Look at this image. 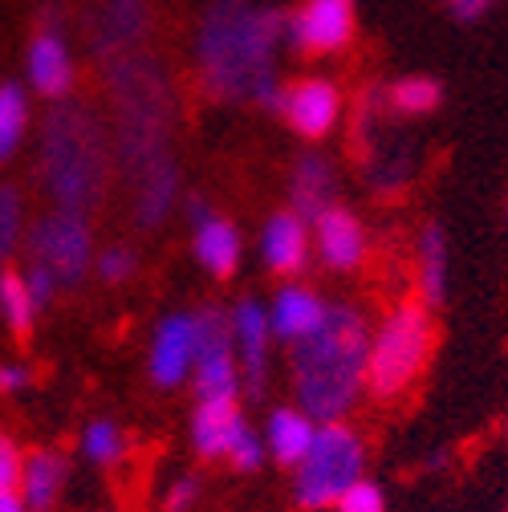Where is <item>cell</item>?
Segmentation results:
<instances>
[{
	"mask_svg": "<svg viewBox=\"0 0 508 512\" xmlns=\"http://www.w3.org/2000/svg\"><path fill=\"white\" fill-rule=\"evenodd\" d=\"M285 13L257 0H212L196 29V74L204 94L220 102H257L277 110V49Z\"/></svg>",
	"mask_w": 508,
	"mask_h": 512,
	"instance_id": "obj_1",
	"label": "cell"
},
{
	"mask_svg": "<svg viewBox=\"0 0 508 512\" xmlns=\"http://www.w3.org/2000/svg\"><path fill=\"white\" fill-rule=\"evenodd\" d=\"M114 102V155L131 187L171 159L175 98L167 70L151 53H126L106 66Z\"/></svg>",
	"mask_w": 508,
	"mask_h": 512,
	"instance_id": "obj_2",
	"label": "cell"
},
{
	"mask_svg": "<svg viewBox=\"0 0 508 512\" xmlns=\"http://www.w3.org/2000/svg\"><path fill=\"white\" fill-rule=\"evenodd\" d=\"M37 175L49 191V200L57 212H94L106 196L110 183V131L106 122L82 106V102H57L41 126V143H37Z\"/></svg>",
	"mask_w": 508,
	"mask_h": 512,
	"instance_id": "obj_3",
	"label": "cell"
},
{
	"mask_svg": "<svg viewBox=\"0 0 508 512\" xmlns=\"http://www.w3.org/2000/svg\"><path fill=\"white\" fill-rule=\"evenodd\" d=\"M370 362V334L354 309H326L322 326L305 334L293 354V378L297 399L305 415H317L326 423H338L346 415L366 382Z\"/></svg>",
	"mask_w": 508,
	"mask_h": 512,
	"instance_id": "obj_4",
	"label": "cell"
},
{
	"mask_svg": "<svg viewBox=\"0 0 508 512\" xmlns=\"http://www.w3.org/2000/svg\"><path fill=\"white\" fill-rule=\"evenodd\" d=\"M431 342H435V330H431L427 309L415 301L399 305L370 342V362H366L370 391L378 399H399L423 374L431 358Z\"/></svg>",
	"mask_w": 508,
	"mask_h": 512,
	"instance_id": "obj_5",
	"label": "cell"
},
{
	"mask_svg": "<svg viewBox=\"0 0 508 512\" xmlns=\"http://www.w3.org/2000/svg\"><path fill=\"white\" fill-rule=\"evenodd\" d=\"M362 480V443L350 427L326 423L317 427L309 452L297 472V504L301 508H326L338 504L346 488Z\"/></svg>",
	"mask_w": 508,
	"mask_h": 512,
	"instance_id": "obj_6",
	"label": "cell"
},
{
	"mask_svg": "<svg viewBox=\"0 0 508 512\" xmlns=\"http://www.w3.org/2000/svg\"><path fill=\"white\" fill-rule=\"evenodd\" d=\"M358 9L354 0H301L285 13V45L305 57H330L354 41Z\"/></svg>",
	"mask_w": 508,
	"mask_h": 512,
	"instance_id": "obj_7",
	"label": "cell"
},
{
	"mask_svg": "<svg viewBox=\"0 0 508 512\" xmlns=\"http://www.w3.org/2000/svg\"><path fill=\"white\" fill-rule=\"evenodd\" d=\"M29 252L37 265L57 277V285H78L90 265V224L78 212H53L33 224Z\"/></svg>",
	"mask_w": 508,
	"mask_h": 512,
	"instance_id": "obj_8",
	"label": "cell"
},
{
	"mask_svg": "<svg viewBox=\"0 0 508 512\" xmlns=\"http://www.w3.org/2000/svg\"><path fill=\"white\" fill-rule=\"evenodd\" d=\"M277 114L289 122V131L301 139H326L334 126L342 122V90L334 78H301L281 90Z\"/></svg>",
	"mask_w": 508,
	"mask_h": 512,
	"instance_id": "obj_9",
	"label": "cell"
},
{
	"mask_svg": "<svg viewBox=\"0 0 508 512\" xmlns=\"http://www.w3.org/2000/svg\"><path fill=\"white\" fill-rule=\"evenodd\" d=\"M25 78L49 102H66L70 98V90L78 82V61H74V45H70L66 33H61L57 17L45 21L33 33V41L25 49Z\"/></svg>",
	"mask_w": 508,
	"mask_h": 512,
	"instance_id": "obj_10",
	"label": "cell"
},
{
	"mask_svg": "<svg viewBox=\"0 0 508 512\" xmlns=\"http://www.w3.org/2000/svg\"><path fill=\"white\" fill-rule=\"evenodd\" d=\"M147 29H151V0H98L90 17V49L110 66V61L126 53H139Z\"/></svg>",
	"mask_w": 508,
	"mask_h": 512,
	"instance_id": "obj_11",
	"label": "cell"
},
{
	"mask_svg": "<svg viewBox=\"0 0 508 512\" xmlns=\"http://www.w3.org/2000/svg\"><path fill=\"white\" fill-rule=\"evenodd\" d=\"M196 362V317L171 313L155 334V350H151V378L159 387H175L183 382V374Z\"/></svg>",
	"mask_w": 508,
	"mask_h": 512,
	"instance_id": "obj_12",
	"label": "cell"
},
{
	"mask_svg": "<svg viewBox=\"0 0 508 512\" xmlns=\"http://www.w3.org/2000/svg\"><path fill=\"white\" fill-rule=\"evenodd\" d=\"M313 224H317V248H322L330 269H354L362 261L366 232H362V224H358L354 212H346V208L334 204L330 212L317 216Z\"/></svg>",
	"mask_w": 508,
	"mask_h": 512,
	"instance_id": "obj_13",
	"label": "cell"
},
{
	"mask_svg": "<svg viewBox=\"0 0 508 512\" xmlns=\"http://www.w3.org/2000/svg\"><path fill=\"white\" fill-rule=\"evenodd\" d=\"M236 338H240V362H244V387L248 395H261L265 387V346H269V313L257 301H240L236 305V322H232Z\"/></svg>",
	"mask_w": 508,
	"mask_h": 512,
	"instance_id": "obj_14",
	"label": "cell"
},
{
	"mask_svg": "<svg viewBox=\"0 0 508 512\" xmlns=\"http://www.w3.org/2000/svg\"><path fill=\"white\" fill-rule=\"evenodd\" d=\"M334 167L326 155H301L297 167H293V212L301 220H317L322 212L334 208Z\"/></svg>",
	"mask_w": 508,
	"mask_h": 512,
	"instance_id": "obj_15",
	"label": "cell"
},
{
	"mask_svg": "<svg viewBox=\"0 0 508 512\" xmlns=\"http://www.w3.org/2000/svg\"><path fill=\"white\" fill-rule=\"evenodd\" d=\"M192 220H196V252L208 273L216 277H228L240 261V236L228 220L212 216L204 204H192Z\"/></svg>",
	"mask_w": 508,
	"mask_h": 512,
	"instance_id": "obj_16",
	"label": "cell"
},
{
	"mask_svg": "<svg viewBox=\"0 0 508 512\" xmlns=\"http://www.w3.org/2000/svg\"><path fill=\"white\" fill-rule=\"evenodd\" d=\"M244 431H248V427H244V419H240V411H236V399L200 403V415H196V423H192L196 447H200V456H208V460L228 456Z\"/></svg>",
	"mask_w": 508,
	"mask_h": 512,
	"instance_id": "obj_17",
	"label": "cell"
},
{
	"mask_svg": "<svg viewBox=\"0 0 508 512\" xmlns=\"http://www.w3.org/2000/svg\"><path fill=\"white\" fill-rule=\"evenodd\" d=\"M261 248H265V261H269L273 273H297V269H305L309 236H305L301 216H297V212H277V216L265 224Z\"/></svg>",
	"mask_w": 508,
	"mask_h": 512,
	"instance_id": "obj_18",
	"label": "cell"
},
{
	"mask_svg": "<svg viewBox=\"0 0 508 512\" xmlns=\"http://www.w3.org/2000/svg\"><path fill=\"white\" fill-rule=\"evenodd\" d=\"M175 191H179L175 159L159 163L155 171H147L135 183V220H139V228H159L167 220V212L175 208Z\"/></svg>",
	"mask_w": 508,
	"mask_h": 512,
	"instance_id": "obj_19",
	"label": "cell"
},
{
	"mask_svg": "<svg viewBox=\"0 0 508 512\" xmlns=\"http://www.w3.org/2000/svg\"><path fill=\"white\" fill-rule=\"evenodd\" d=\"M322 317H326V305L317 301L313 293L305 289H285L273 305V334L285 338V342H301L305 334H313L317 326H322Z\"/></svg>",
	"mask_w": 508,
	"mask_h": 512,
	"instance_id": "obj_20",
	"label": "cell"
},
{
	"mask_svg": "<svg viewBox=\"0 0 508 512\" xmlns=\"http://www.w3.org/2000/svg\"><path fill=\"white\" fill-rule=\"evenodd\" d=\"M29 94L17 82H0V163H9L29 135Z\"/></svg>",
	"mask_w": 508,
	"mask_h": 512,
	"instance_id": "obj_21",
	"label": "cell"
},
{
	"mask_svg": "<svg viewBox=\"0 0 508 512\" xmlns=\"http://www.w3.org/2000/svg\"><path fill=\"white\" fill-rule=\"evenodd\" d=\"M61 480H66V460H61L57 452H45V447H41V452H33L29 464H25V480H21L25 504L37 508V512L53 508V500L61 492Z\"/></svg>",
	"mask_w": 508,
	"mask_h": 512,
	"instance_id": "obj_22",
	"label": "cell"
},
{
	"mask_svg": "<svg viewBox=\"0 0 508 512\" xmlns=\"http://www.w3.org/2000/svg\"><path fill=\"white\" fill-rule=\"evenodd\" d=\"M439 102H443V86L427 74H407V78L391 82V90L383 94V106L403 118H423V114L439 110Z\"/></svg>",
	"mask_w": 508,
	"mask_h": 512,
	"instance_id": "obj_23",
	"label": "cell"
},
{
	"mask_svg": "<svg viewBox=\"0 0 508 512\" xmlns=\"http://www.w3.org/2000/svg\"><path fill=\"white\" fill-rule=\"evenodd\" d=\"M313 423L309 415H297V411H277L269 419V447H273V456L281 464H301L305 452H309V443H313Z\"/></svg>",
	"mask_w": 508,
	"mask_h": 512,
	"instance_id": "obj_24",
	"label": "cell"
},
{
	"mask_svg": "<svg viewBox=\"0 0 508 512\" xmlns=\"http://www.w3.org/2000/svg\"><path fill=\"white\" fill-rule=\"evenodd\" d=\"M419 277H423V297L431 305L443 301V285H448V240H443L435 224L423 228V240H419Z\"/></svg>",
	"mask_w": 508,
	"mask_h": 512,
	"instance_id": "obj_25",
	"label": "cell"
},
{
	"mask_svg": "<svg viewBox=\"0 0 508 512\" xmlns=\"http://www.w3.org/2000/svg\"><path fill=\"white\" fill-rule=\"evenodd\" d=\"M0 313H5V322H9L21 338H29L37 301H33L25 277H17V273H0Z\"/></svg>",
	"mask_w": 508,
	"mask_h": 512,
	"instance_id": "obj_26",
	"label": "cell"
},
{
	"mask_svg": "<svg viewBox=\"0 0 508 512\" xmlns=\"http://www.w3.org/2000/svg\"><path fill=\"white\" fill-rule=\"evenodd\" d=\"M366 175L374 187L383 191H399L407 179H411V151L407 147H370V163H366Z\"/></svg>",
	"mask_w": 508,
	"mask_h": 512,
	"instance_id": "obj_27",
	"label": "cell"
},
{
	"mask_svg": "<svg viewBox=\"0 0 508 512\" xmlns=\"http://www.w3.org/2000/svg\"><path fill=\"white\" fill-rule=\"evenodd\" d=\"M196 387H200V403L236 399V358L220 354V358L196 362Z\"/></svg>",
	"mask_w": 508,
	"mask_h": 512,
	"instance_id": "obj_28",
	"label": "cell"
},
{
	"mask_svg": "<svg viewBox=\"0 0 508 512\" xmlns=\"http://www.w3.org/2000/svg\"><path fill=\"white\" fill-rule=\"evenodd\" d=\"M232 354V326L220 309H204L196 317V362Z\"/></svg>",
	"mask_w": 508,
	"mask_h": 512,
	"instance_id": "obj_29",
	"label": "cell"
},
{
	"mask_svg": "<svg viewBox=\"0 0 508 512\" xmlns=\"http://www.w3.org/2000/svg\"><path fill=\"white\" fill-rule=\"evenodd\" d=\"M21 236V191L0 183V256H9Z\"/></svg>",
	"mask_w": 508,
	"mask_h": 512,
	"instance_id": "obj_30",
	"label": "cell"
},
{
	"mask_svg": "<svg viewBox=\"0 0 508 512\" xmlns=\"http://www.w3.org/2000/svg\"><path fill=\"white\" fill-rule=\"evenodd\" d=\"M82 443H86V456H90L94 464H114V460L122 456V435H118L114 423H94Z\"/></svg>",
	"mask_w": 508,
	"mask_h": 512,
	"instance_id": "obj_31",
	"label": "cell"
},
{
	"mask_svg": "<svg viewBox=\"0 0 508 512\" xmlns=\"http://www.w3.org/2000/svg\"><path fill=\"white\" fill-rule=\"evenodd\" d=\"M338 512H387V504H383V492H378L370 480H358L354 488L342 492Z\"/></svg>",
	"mask_w": 508,
	"mask_h": 512,
	"instance_id": "obj_32",
	"label": "cell"
},
{
	"mask_svg": "<svg viewBox=\"0 0 508 512\" xmlns=\"http://www.w3.org/2000/svg\"><path fill=\"white\" fill-rule=\"evenodd\" d=\"M25 480V468H21V452L17 443L0 435V492H17Z\"/></svg>",
	"mask_w": 508,
	"mask_h": 512,
	"instance_id": "obj_33",
	"label": "cell"
},
{
	"mask_svg": "<svg viewBox=\"0 0 508 512\" xmlns=\"http://www.w3.org/2000/svg\"><path fill=\"white\" fill-rule=\"evenodd\" d=\"M228 460H232L236 472H257L261 460H265V447H261V439L252 435V431H244V435L236 439V447L228 452Z\"/></svg>",
	"mask_w": 508,
	"mask_h": 512,
	"instance_id": "obj_34",
	"label": "cell"
},
{
	"mask_svg": "<svg viewBox=\"0 0 508 512\" xmlns=\"http://www.w3.org/2000/svg\"><path fill=\"white\" fill-rule=\"evenodd\" d=\"M98 273L106 281H126V277L135 273V252L131 248H106L102 261H98Z\"/></svg>",
	"mask_w": 508,
	"mask_h": 512,
	"instance_id": "obj_35",
	"label": "cell"
},
{
	"mask_svg": "<svg viewBox=\"0 0 508 512\" xmlns=\"http://www.w3.org/2000/svg\"><path fill=\"white\" fill-rule=\"evenodd\" d=\"M196 500H200V480H196V476H183V480H175L171 492H167V512H187Z\"/></svg>",
	"mask_w": 508,
	"mask_h": 512,
	"instance_id": "obj_36",
	"label": "cell"
},
{
	"mask_svg": "<svg viewBox=\"0 0 508 512\" xmlns=\"http://www.w3.org/2000/svg\"><path fill=\"white\" fill-rule=\"evenodd\" d=\"M443 5H448V13H452L460 25H476L480 17L492 13L496 0H443Z\"/></svg>",
	"mask_w": 508,
	"mask_h": 512,
	"instance_id": "obj_37",
	"label": "cell"
},
{
	"mask_svg": "<svg viewBox=\"0 0 508 512\" xmlns=\"http://www.w3.org/2000/svg\"><path fill=\"white\" fill-rule=\"evenodd\" d=\"M25 281H29V293H33V301H37V309H41V305H49V297H53V289H57V277H53L49 269L33 265V273H29Z\"/></svg>",
	"mask_w": 508,
	"mask_h": 512,
	"instance_id": "obj_38",
	"label": "cell"
},
{
	"mask_svg": "<svg viewBox=\"0 0 508 512\" xmlns=\"http://www.w3.org/2000/svg\"><path fill=\"white\" fill-rule=\"evenodd\" d=\"M25 382H29L25 366H5L0 370V391H17V387H25Z\"/></svg>",
	"mask_w": 508,
	"mask_h": 512,
	"instance_id": "obj_39",
	"label": "cell"
},
{
	"mask_svg": "<svg viewBox=\"0 0 508 512\" xmlns=\"http://www.w3.org/2000/svg\"><path fill=\"white\" fill-rule=\"evenodd\" d=\"M0 512H25L21 492H0Z\"/></svg>",
	"mask_w": 508,
	"mask_h": 512,
	"instance_id": "obj_40",
	"label": "cell"
}]
</instances>
